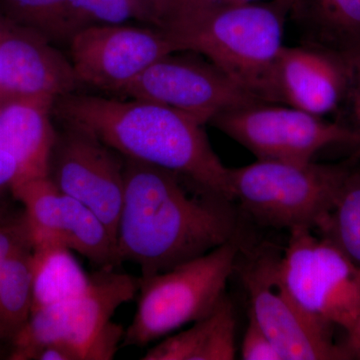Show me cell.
I'll return each instance as SVG.
<instances>
[{"label":"cell","instance_id":"obj_1","mask_svg":"<svg viewBox=\"0 0 360 360\" xmlns=\"http://www.w3.org/2000/svg\"><path fill=\"white\" fill-rule=\"evenodd\" d=\"M233 201L200 191L179 175L124 158V194L116 248L141 277L174 269L238 236Z\"/></svg>","mask_w":360,"mask_h":360},{"label":"cell","instance_id":"obj_2","mask_svg":"<svg viewBox=\"0 0 360 360\" xmlns=\"http://www.w3.org/2000/svg\"><path fill=\"white\" fill-rule=\"evenodd\" d=\"M53 115L89 130L123 158L174 172L200 191L233 201L229 168L213 150L202 123L186 113L142 99L72 92L54 101Z\"/></svg>","mask_w":360,"mask_h":360},{"label":"cell","instance_id":"obj_3","mask_svg":"<svg viewBox=\"0 0 360 360\" xmlns=\"http://www.w3.org/2000/svg\"><path fill=\"white\" fill-rule=\"evenodd\" d=\"M290 7L278 1L229 4L163 28L179 51H193L246 94L276 103L274 72Z\"/></svg>","mask_w":360,"mask_h":360},{"label":"cell","instance_id":"obj_4","mask_svg":"<svg viewBox=\"0 0 360 360\" xmlns=\"http://www.w3.org/2000/svg\"><path fill=\"white\" fill-rule=\"evenodd\" d=\"M139 277L101 269L82 295L33 310L25 328L11 343L9 359H30L37 348L63 345L70 360H110L124 330L111 321L116 310L139 293Z\"/></svg>","mask_w":360,"mask_h":360},{"label":"cell","instance_id":"obj_5","mask_svg":"<svg viewBox=\"0 0 360 360\" xmlns=\"http://www.w3.org/2000/svg\"><path fill=\"white\" fill-rule=\"evenodd\" d=\"M239 236L174 269L139 277V302L123 336V347H146L207 316L225 295L236 269Z\"/></svg>","mask_w":360,"mask_h":360},{"label":"cell","instance_id":"obj_6","mask_svg":"<svg viewBox=\"0 0 360 360\" xmlns=\"http://www.w3.org/2000/svg\"><path fill=\"white\" fill-rule=\"evenodd\" d=\"M352 167L259 160L229 168L232 198L258 224L316 231Z\"/></svg>","mask_w":360,"mask_h":360},{"label":"cell","instance_id":"obj_7","mask_svg":"<svg viewBox=\"0 0 360 360\" xmlns=\"http://www.w3.org/2000/svg\"><path fill=\"white\" fill-rule=\"evenodd\" d=\"M312 229L290 231L276 274L302 309L347 331L360 314V266Z\"/></svg>","mask_w":360,"mask_h":360},{"label":"cell","instance_id":"obj_8","mask_svg":"<svg viewBox=\"0 0 360 360\" xmlns=\"http://www.w3.org/2000/svg\"><path fill=\"white\" fill-rule=\"evenodd\" d=\"M210 123L259 160L305 163L333 144L360 146L354 129L281 103L248 104L220 113Z\"/></svg>","mask_w":360,"mask_h":360},{"label":"cell","instance_id":"obj_9","mask_svg":"<svg viewBox=\"0 0 360 360\" xmlns=\"http://www.w3.org/2000/svg\"><path fill=\"white\" fill-rule=\"evenodd\" d=\"M277 257L260 253L238 267L250 300L251 314L276 345L283 360H347L333 340L335 326L302 309L276 274Z\"/></svg>","mask_w":360,"mask_h":360},{"label":"cell","instance_id":"obj_10","mask_svg":"<svg viewBox=\"0 0 360 360\" xmlns=\"http://www.w3.org/2000/svg\"><path fill=\"white\" fill-rule=\"evenodd\" d=\"M179 52L158 59L120 94L174 108L203 125L225 111L260 103L200 54Z\"/></svg>","mask_w":360,"mask_h":360},{"label":"cell","instance_id":"obj_11","mask_svg":"<svg viewBox=\"0 0 360 360\" xmlns=\"http://www.w3.org/2000/svg\"><path fill=\"white\" fill-rule=\"evenodd\" d=\"M49 179L84 203L116 241L124 194V158L89 130L63 123L49 160Z\"/></svg>","mask_w":360,"mask_h":360},{"label":"cell","instance_id":"obj_12","mask_svg":"<svg viewBox=\"0 0 360 360\" xmlns=\"http://www.w3.org/2000/svg\"><path fill=\"white\" fill-rule=\"evenodd\" d=\"M70 42V61L80 84L118 94L158 59L179 51L163 28L125 23L82 28Z\"/></svg>","mask_w":360,"mask_h":360},{"label":"cell","instance_id":"obj_13","mask_svg":"<svg viewBox=\"0 0 360 360\" xmlns=\"http://www.w3.org/2000/svg\"><path fill=\"white\" fill-rule=\"evenodd\" d=\"M11 191L25 210L32 248L58 243L99 269L120 264L108 227L84 203L61 193L49 177L16 180Z\"/></svg>","mask_w":360,"mask_h":360},{"label":"cell","instance_id":"obj_14","mask_svg":"<svg viewBox=\"0 0 360 360\" xmlns=\"http://www.w3.org/2000/svg\"><path fill=\"white\" fill-rule=\"evenodd\" d=\"M2 99L58 97L80 82L70 60L41 33L9 18L0 51ZM1 99V101H2Z\"/></svg>","mask_w":360,"mask_h":360},{"label":"cell","instance_id":"obj_15","mask_svg":"<svg viewBox=\"0 0 360 360\" xmlns=\"http://www.w3.org/2000/svg\"><path fill=\"white\" fill-rule=\"evenodd\" d=\"M349 87L350 68L342 52L284 45L274 72L276 103L323 117L338 110Z\"/></svg>","mask_w":360,"mask_h":360},{"label":"cell","instance_id":"obj_16","mask_svg":"<svg viewBox=\"0 0 360 360\" xmlns=\"http://www.w3.org/2000/svg\"><path fill=\"white\" fill-rule=\"evenodd\" d=\"M54 101L49 97L0 101V150L15 161L16 180L49 175L58 134L51 120Z\"/></svg>","mask_w":360,"mask_h":360},{"label":"cell","instance_id":"obj_17","mask_svg":"<svg viewBox=\"0 0 360 360\" xmlns=\"http://www.w3.org/2000/svg\"><path fill=\"white\" fill-rule=\"evenodd\" d=\"M236 317L226 295L207 316L149 348L143 360H231L236 354Z\"/></svg>","mask_w":360,"mask_h":360},{"label":"cell","instance_id":"obj_18","mask_svg":"<svg viewBox=\"0 0 360 360\" xmlns=\"http://www.w3.org/2000/svg\"><path fill=\"white\" fill-rule=\"evenodd\" d=\"M32 271V311L82 295L91 283L72 250L58 243L33 246Z\"/></svg>","mask_w":360,"mask_h":360},{"label":"cell","instance_id":"obj_19","mask_svg":"<svg viewBox=\"0 0 360 360\" xmlns=\"http://www.w3.org/2000/svg\"><path fill=\"white\" fill-rule=\"evenodd\" d=\"M32 307V248H28L0 266V342L11 345L30 321Z\"/></svg>","mask_w":360,"mask_h":360},{"label":"cell","instance_id":"obj_20","mask_svg":"<svg viewBox=\"0 0 360 360\" xmlns=\"http://www.w3.org/2000/svg\"><path fill=\"white\" fill-rule=\"evenodd\" d=\"M316 231L360 266V169L348 172L333 208Z\"/></svg>","mask_w":360,"mask_h":360},{"label":"cell","instance_id":"obj_21","mask_svg":"<svg viewBox=\"0 0 360 360\" xmlns=\"http://www.w3.org/2000/svg\"><path fill=\"white\" fill-rule=\"evenodd\" d=\"M70 4L73 35L89 26L123 25L131 20L160 25L155 0H70Z\"/></svg>","mask_w":360,"mask_h":360},{"label":"cell","instance_id":"obj_22","mask_svg":"<svg viewBox=\"0 0 360 360\" xmlns=\"http://www.w3.org/2000/svg\"><path fill=\"white\" fill-rule=\"evenodd\" d=\"M4 13L53 41L73 35L70 0H0Z\"/></svg>","mask_w":360,"mask_h":360},{"label":"cell","instance_id":"obj_23","mask_svg":"<svg viewBox=\"0 0 360 360\" xmlns=\"http://www.w3.org/2000/svg\"><path fill=\"white\" fill-rule=\"evenodd\" d=\"M312 21L347 52L360 45V0H309Z\"/></svg>","mask_w":360,"mask_h":360},{"label":"cell","instance_id":"obj_24","mask_svg":"<svg viewBox=\"0 0 360 360\" xmlns=\"http://www.w3.org/2000/svg\"><path fill=\"white\" fill-rule=\"evenodd\" d=\"M0 193V266L20 251L32 248L25 210L15 207Z\"/></svg>","mask_w":360,"mask_h":360},{"label":"cell","instance_id":"obj_25","mask_svg":"<svg viewBox=\"0 0 360 360\" xmlns=\"http://www.w3.org/2000/svg\"><path fill=\"white\" fill-rule=\"evenodd\" d=\"M233 0H155L160 25L167 26L181 22L220 6L232 4Z\"/></svg>","mask_w":360,"mask_h":360},{"label":"cell","instance_id":"obj_26","mask_svg":"<svg viewBox=\"0 0 360 360\" xmlns=\"http://www.w3.org/2000/svg\"><path fill=\"white\" fill-rule=\"evenodd\" d=\"M245 360H283L269 336L250 312V321L241 345Z\"/></svg>","mask_w":360,"mask_h":360},{"label":"cell","instance_id":"obj_27","mask_svg":"<svg viewBox=\"0 0 360 360\" xmlns=\"http://www.w3.org/2000/svg\"><path fill=\"white\" fill-rule=\"evenodd\" d=\"M345 54L350 68V87L348 94L352 98V112L355 122V131L360 135V45Z\"/></svg>","mask_w":360,"mask_h":360},{"label":"cell","instance_id":"obj_28","mask_svg":"<svg viewBox=\"0 0 360 360\" xmlns=\"http://www.w3.org/2000/svg\"><path fill=\"white\" fill-rule=\"evenodd\" d=\"M18 179L15 161L4 151L0 150V193L8 191Z\"/></svg>","mask_w":360,"mask_h":360},{"label":"cell","instance_id":"obj_29","mask_svg":"<svg viewBox=\"0 0 360 360\" xmlns=\"http://www.w3.org/2000/svg\"><path fill=\"white\" fill-rule=\"evenodd\" d=\"M342 345L352 359H360V314L347 331V340Z\"/></svg>","mask_w":360,"mask_h":360},{"label":"cell","instance_id":"obj_30","mask_svg":"<svg viewBox=\"0 0 360 360\" xmlns=\"http://www.w3.org/2000/svg\"><path fill=\"white\" fill-rule=\"evenodd\" d=\"M9 16L4 13V9L0 8V51H1V42L4 39V30H6ZM2 99L1 82H0V101Z\"/></svg>","mask_w":360,"mask_h":360},{"label":"cell","instance_id":"obj_31","mask_svg":"<svg viewBox=\"0 0 360 360\" xmlns=\"http://www.w3.org/2000/svg\"><path fill=\"white\" fill-rule=\"evenodd\" d=\"M262 1H264V0H233V1H232V4H251V2ZM274 1L281 2V4H286V6H290V8H293V7L297 6L298 2H300V0H274Z\"/></svg>","mask_w":360,"mask_h":360}]
</instances>
